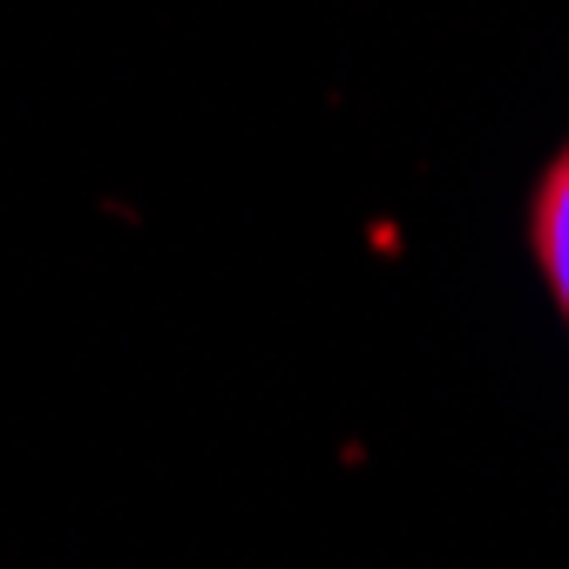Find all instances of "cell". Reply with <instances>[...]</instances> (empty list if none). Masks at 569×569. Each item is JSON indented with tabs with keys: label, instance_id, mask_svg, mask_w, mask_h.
<instances>
[{
	"label": "cell",
	"instance_id": "1",
	"mask_svg": "<svg viewBox=\"0 0 569 569\" xmlns=\"http://www.w3.org/2000/svg\"><path fill=\"white\" fill-rule=\"evenodd\" d=\"M529 244H536V264L549 278V292L569 319V142L556 150V163L542 170L536 183V203H529Z\"/></svg>",
	"mask_w": 569,
	"mask_h": 569
}]
</instances>
